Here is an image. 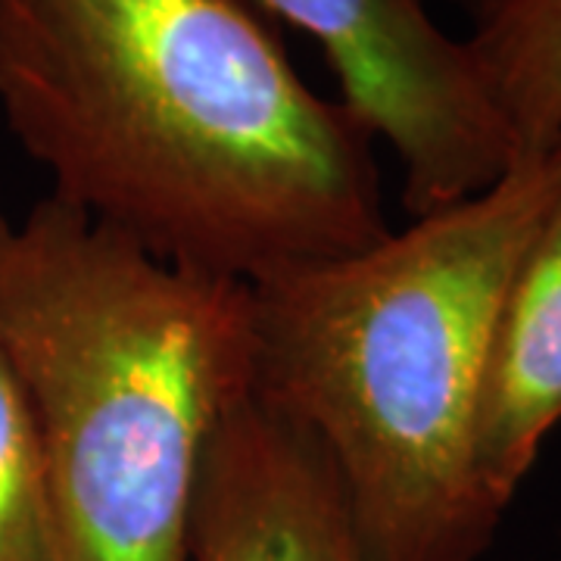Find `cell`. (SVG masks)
<instances>
[{
  "label": "cell",
  "instance_id": "1",
  "mask_svg": "<svg viewBox=\"0 0 561 561\" xmlns=\"http://www.w3.org/2000/svg\"><path fill=\"white\" fill-rule=\"evenodd\" d=\"M0 116L54 194L221 278L365 250L375 135L256 0H0Z\"/></svg>",
  "mask_w": 561,
  "mask_h": 561
},
{
  "label": "cell",
  "instance_id": "2",
  "mask_svg": "<svg viewBox=\"0 0 561 561\" xmlns=\"http://www.w3.org/2000/svg\"><path fill=\"white\" fill-rule=\"evenodd\" d=\"M561 201V144L365 250L250 280L253 393L331 461L371 561H478L505 512L474 465L505 287Z\"/></svg>",
  "mask_w": 561,
  "mask_h": 561
},
{
  "label": "cell",
  "instance_id": "3",
  "mask_svg": "<svg viewBox=\"0 0 561 561\" xmlns=\"http://www.w3.org/2000/svg\"><path fill=\"white\" fill-rule=\"evenodd\" d=\"M0 350L60 561H187L206 449L253 390L247 280L150 253L57 197L0 203Z\"/></svg>",
  "mask_w": 561,
  "mask_h": 561
},
{
  "label": "cell",
  "instance_id": "4",
  "mask_svg": "<svg viewBox=\"0 0 561 561\" xmlns=\"http://www.w3.org/2000/svg\"><path fill=\"white\" fill-rule=\"evenodd\" d=\"M319 41L341 101L402 169L412 216L468 201L508 172L512 144L465 41L424 0H256Z\"/></svg>",
  "mask_w": 561,
  "mask_h": 561
},
{
  "label": "cell",
  "instance_id": "5",
  "mask_svg": "<svg viewBox=\"0 0 561 561\" xmlns=\"http://www.w3.org/2000/svg\"><path fill=\"white\" fill-rule=\"evenodd\" d=\"M187 561H371L331 461L253 390L219 424L191 508Z\"/></svg>",
  "mask_w": 561,
  "mask_h": 561
},
{
  "label": "cell",
  "instance_id": "6",
  "mask_svg": "<svg viewBox=\"0 0 561 561\" xmlns=\"http://www.w3.org/2000/svg\"><path fill=\"white\" fill-rule=\"evenodd\" d=\"M561 421V201L505 287L483 356L474 465L505 512Z\"/></svg>",
  "mask_w": 561,
  "mask_h": 561
},
{
  "label": "cell",
  "instance_id": "7",
  "mask_svg": "<svg viewBox=\"0 0 561 561\" xmlns=\"http://www.w3.org/2000/svg\"><path fill=\"white\" fill-rule=\"evenodd\" d=\"M465 44L512 165L546 160L561 144V0H500Z\"/></svg>",
  "mask_w": 561,
  "mask_h": 561
},
{
  "label": "cell",
  "instance_id": "8",
  "mask_svg": "<svg viewBox=\"0 0 561 561\" xmlns=\"http://www.w3.org/2000/svg\"><path fill=\"white\" fill-rule=\"evenodd\" d=\"M0 561H60L32 409L0 350Z\"/></svg>",
  "mask_w": 561,
  "mask_h": 561
},
{
  "label": "cell",
  "instance_id": "9",
  "mask_svg": "<svg viewBox=\"0 0 561 561\" xmlns=\"http://www.w3.org/2000/svg\"><path fill=\"white\" fill-rule=\"evenodd\" d=\"M459 3L465 7V10H471L478 20H483V16H486V13H490V10H493L500 0H459Z\"/></svg>",
  "mask_w": 561,
  "mask_h": 561
}]
</instances>
